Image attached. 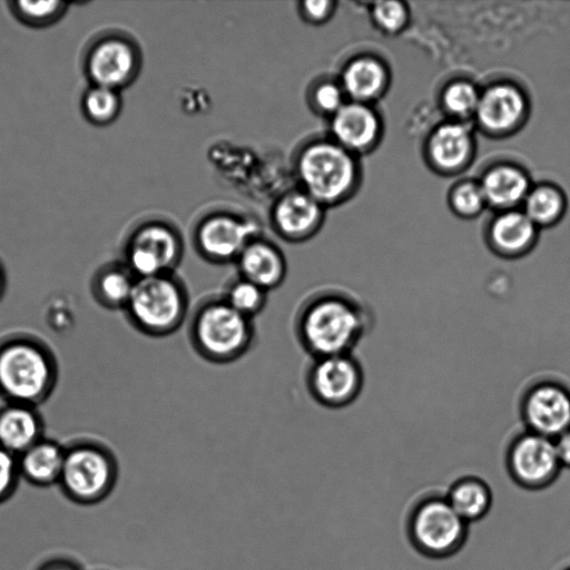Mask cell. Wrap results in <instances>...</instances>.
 Returning <instances> with one entry per match:
<instances>
[{"label":"cell","instance_id":"6da1fadb","mask_svg":"<svg viewBox=\"0 0 570 570\" xmlns=\"http://www.w3.org/2000/svg\"><path fill=\"white\" fill-rule=\"evenodd\" d=\"M371 322L367 307L354 295L337 287H320L297 305L293 331L301 348L317 358L353 353Z\"/></svg>","mask_w":570,"mask_h":570},{"label":"cell","instance_id":"7a4b0ae2","mask_svg":"<svg viewBox=\"0 0 570 570\" xmlns=\"http://www.w3.org/2000/svg\"><path fill=\"white\" fill-rule=\"evenodd\" d=\"M187 337L204 361L225 365L244 357L256 342L254 320L235 311L219 294L204 296L191 307Z\"/></svg>","mask_w":570,"mask_h":570},{"label":"cell","instance_id":"3957f363","mask_svg":"<svg viewBox=\"0 0 570 570\" xmlns=\"http://www.w3.org/2000/svg\"><path fill=\"white\" fill-rule=\"evenodd\" d=\"M190 309L188 287L176 272L138 278L125 307L130 324L155 338L176 333L187 322Z\"/></svg>","mask_w":570,"mask_h":570},{"label":"cell","instance_id":"277c9868","mask_svg":"<svg viewBox=\"0 0 570 570\" xmlns=\"http://www.w3.org/2000/svg\"><path fill=\"white\" fill-rule=\"evenodd\" d=\"M469 523L451 507L445 495H430L411 510L407 535L417 552L431 559L458 553L466 542Z\"/></svg>","mask_w":570,"mask_h":570},{"label":"cell","instance_id":"5b68a950","mask_svg":"<svg viewBox=\"0 0 570 570\" xmlns=\"http://www.w3.org/2000/svg\"><path fill=\"white\" fill-rule=\"evenodd\" d=\"M303 190L321 205L340 202L356 178V165L350 151L336 142L308 145L297 160Z\"/></svg>","mask_w":570,"mask_h":570},{"label":"cell","instance_id":"8992f818","mask_svg":"<svg viewBox=\"0 0 570 570\" xmlns=\"http://www.w3.org/2000/svg\"><path fill=\"white\" fill-rule=\"evenodd\" d=\"M114 455L99 445H76L65 451L59 485L63 494L81 505L99 503L109 495L117 481Z\"/></svg>","mask_w":570,"mask_h":570},{"label":"cell","instance_id":"52a82bcc","mask_svg":"<svg viewBox=\"0 0 570 570\" xmlns=\"http://www.w3.org/2000/svg\"><path fill=\"white\" fill-rule=\"evenodd\" d=\"M53 380L51 358L26 340L0 347V391L14 403L28 404L46 395Z\"/></svg>","mask_w":570,"mask_h":570},{"label":"cell","instance_id":"ba28073f","mask_svg":"<svg viewBox=\"0 0 570 570\" xmlns=\"http://www.w3.org/2000/svg\"><path fill=\"white\" fill-rule=\"evenodd\" d=\"M304 382L314 402L337 410L358 399L364 386V371L353 353L322 356L312 358Z\"/></svg>","mask_w":570,"mask_h":570},{"label":"cell","instance_id":"9c48e42d","mask_svg":"<svg viewBox=\"0 0 570 570\" xmlns=\"http://www.w3.org/2000/svg\"><path fill=\"white\" fill-rule=\"evenodd\" d=\"M183 254L184 244L175 229L161 223H147L129 236L125 264L137 278L175 273Z\"/></svg>","mask_w":570,"mask_h":570},{"label":"cell","instance_id":"30bf717a","mask_svg":"<svg viewBox=\"0 0 570 570\" xmlns=\"http://www.w3.org/2000/svg\"><path fill=\"white\" fill-rule=\"evenodd\" d=\"M505 465L513 482L525 490L548 488L562 469L554 441L527 430L508 445Z\"/></svg>","mask_w":570,"mask_h":570},{"label":"cell","instance_id":"8fae6325","mask_svg":"<svg viewBox=\"0 0 570 570\" xmlns=\"http://www.w3.org/2000/svg\"><path fill=\"white\" fill-rule=\"evenodd\" d=\"M527 431L554 440L570 428V389L557 380H540L527 387L520 401Z\"/></svg>","mask_w":570,"mask_h":570},{"label":"cell","instance_id":"7c38bea8","mask_svg":"<svg viewBox=\"0 0 570 570\" xmlns=\"http://www.w3.org/2000/svg\"><path fill=\"white\" fill-rule=\"evenodd\" d=\"M258 236L259 229L255 223L219 214L198 225L194 246L199 256L210 264H235L247 244Z\"/></svg>","mask_w":570,"mask_h":570},{"label":"cell","instance_id":"4fadbf2b","mask_svg":"<svg viewBox=\"0 0 570 570\" xmlns=\"http://www.w3.org/2000/svg\"><path fill=\"white\" fill-rule=\"evenodd\" d=\"M138 55L135 46L119 36L98 39L88 50L85 71L95 86L119 90L136 76Z\"/></svg>","mask_w":570,"mask_h":570},{"label":"cell","instance_id":"5bb4252c","mask_svg":"<svg viewBox=\"0 0 570 570\" xmlns=\"http://www.w3.org/2000/svg\"><path fill=\"white\" fill-rule=\"evenodd\" d=\"M277 235L287 242H304L314 236L323 222V205L304 190L284 195L272 215Z\"/></svg>","mask_w":570,"mask_h":570},{"label":"cell","instance_id":"9a60e30c","mask_svg":"<svg viewBox=\"0 0 570 570\" xmlns=\"http://www.w3.org/2000/svg\"><path fill=\"white\" fill-rule=\"evenodd\" d=\"M237 274L271 292L278 288L287 276V262L278 246L254 238L235 262Z\"/></svg>","mask_w":570,"mask_h":570},{"label":"cell","instance_id":"2e32d148","mask_svg":"<svg viewBox=\"0 0 570 570\" xmlns=\"http://www.w3.org/2000/svg\"><path fill=\"white\" fill-rule=\"evenodd\" d=\"M524 109V97L517 87L495 83L480 94L475 116L485 129L502 132L520 120Z\"/></svg>","mask_w":570,"mask_h":570},{"label":"cell","instance_id":"e0dca14e","mask_svg":"<svg viewBox=\"0 0 570 570\" xmlns=\"http://www.w3.org/2000/svg\"><path fill=\"white\" fill-rule=\"evenodd\" d=\"M537 238V225L523 212L510 210L492 222L488 242L491 249L504 258L528 254Z\"/></svg>","mask_w":570,"mask_h":570},{"label":"cell","instance_id":"ac0fdd59","mask_svg":"<svg viewBox=\"0 0 570 570\" xmlns=\"http://www.w3.org/2000/svg\"><path fill=\"white\" fill-rule=\"evenodd\" d=\"M380 124L372 109L362 102H345L333 116L331 130L343 148L362 150L377 136Z\"/></svg>","mask_w":570,"mask_h":570},{"label":"cell","instance_id":"d6986e66","mask_svg":"<svg viewBox=\"0 0 570 570\" xmlns=\"http://www.w3.org/2000/svg\"><path fill=\"white\" fill-rule=\"evenodd\" d=\"M63 460L65 451L58 444L39 440L20 454L19 474L36 487L58 484Z\"/></svg>","mask_w":570,"mask_h":570},{"label":"cell","instance_id":"ffe728a7","mask_svg":"<svg viewBox=\"0 0 570 570\" xmlns=\"http://www.w3.org/2000/svg\"><path fill=\"white\" fill-rule=\"evenodd\" d=\"M41 426L27 404L13 403L0 411V445L12 454H21L39 441Z\"/></svg>","mask_w":570,"mask_h":570},{"label":"cell","instance_id":"44dd1931","mask_svg":"<svg viewBox=\"0 0 570 570\" xmlns=\"http://www.w3.org/2000/svg\"><path fill=\"white\" fill-rule=\"evenodd\" d=\"M471 147L470 131L460 122L440 125L429 140L431 160L444 170H453L464 164Z\"/></svg>","mask_w":570,"mask_h":570},{"label":"cell","instance_id":"7402d4cb","mask_svg":"<svg viewBox=\"0 0 570 570\" xmlns=\"http://www.w3.org/2000/svg\"><path fill=\"white\" fill-rule=\"evenodd\" d=\"M445 498L469 524L485 518L493 503L491 488L484 480L474 475L462 476L454 481Z\"/></svg>","mask_w":570,"mask_h":570},{"label":"cell","instance_id":"603a6c76","mask_svg":"<svg viewBox=\"0 0 570 570\" xmlns=\"http://www.w3.org/2000/svg\"><path fill=\"white\" fill-rule=\"evenodd\" d=\"M480 186L485 203L499 208L512 207L529 194L528 177L510 165L497 166L487 171Z\"/></svg>","mask_w":570,"mask_h":570},{"label":"cell","instance_id":"cb8c5ba5","mask_svg":"<svg viewBox=\"0 0 570 570\" xmlns=\"http://www.w3.org/2000/svg\"><path fill=\"white\" fill-rule=\"evenodd\" d=\"M385 70L375 59L361 57L343 70L342 89L353 101L374 98L385 83Z\"/></svg>","mask_w":570,"mask_h":570},{"label":"cell","instance_id":"d4e9b609","mask_svg":"<svg viewBox=\"0 0 570 570\" xmlns=\"http://www.w3.org/2000/svg\"><path fill=\"white\" fill-rule=\"evenodd\" d=\"M137 279L125 263L110 265L105 267L96 278V295L107 307L125 309Z\"/></svg>","mask_w":570,"mask_h":570},{"label":"cell","instance_id":"484cf974","mask_svg":"<svg viewBox=\"0 0 570 570\" xmlns=\"http://www.w3.org/2000/svg\"><path fill=\"white\" fill-rule=\"evenodd\" d=\"M268 291L236 274L229 278L220 295L238 313L254 320L266 307Z\"/></svg>","mask_w":570,"mask_h":570},{"label":"cell","instance_id":"4316f807","mask_svg":"<svg viewBox=\"0 0 570 570\" xmlns=\"http://www.w3.org/2000/svg\"><path fill=\"white\" fill-rule=\"evenodd\" d=\"M121 99L118 90L107 87H89L81 98L85 117L94 125L105 126L112 122L119 115Z\"/></svg>","mask_w":570,"mask_h":570},{"label":"cell","instance_id":"83f0119b","mask_svg":"<svg viewBox=\"0 0 570 570\" xmlns=\"http://www.w3.org/2000/svg\"><path fill=\"white\" fill-rule=\"evenodd\" d=\"M524 213L535 225L554 223L563 208V197L552 186H539L529 190L524 199Z\"/></svg>","mask_w":570,"mask_h":570},{"label":"cell","instance_id":"f1b7e54d","mask_svg":"<svg viewBox=\"0 0 570 570\" xmlns=\"http://www.w3.org/2000/svg\"><path fill=\"white\" fill-rule=\"evenodd\" d=\"M11 12L22 23L43 28L57 22L67 11L68 3L62 1H13Z\"/></svg>","mask_w":570,"mask_h":570},{"label":"cell","instance_id":"f546056e","mask_svg":"<svg viewBox=\"0 0 570 570\" xmlns=\"http://www.w3.org/2000/svg\"><path fill=\"white\" fill-rule=\"evenodd\" d=\"M480 92L469 81L459 80L451 82L443 91V104L449 112L468 117L475 114Z\"/></svg>","mask_w":570,"mask_h":570},{"label":"cell","instance_id":"4dcf8cb0","mask_svg":"<svg viewBox=\"0 0 570 570\" xmlns=\"http://www.w3.org/2000/svg\"><path fill=\"white\" fill-rule=\"evenodd\" d=\"M372 17L377 27L386 32H395L404 26L407 11L402 2L380 1L373 6Z\"/></svg>","mask_w":570,"mask_h":570},{"label":"cell","instance_id":"1f68e13d","mask_svg":"<svg viewBox=\"0 0 570 570\" xmlns=\"http://www.w3.org/2000/svg\"><path fill=\"white\" fill-rule=\"evenodd\" d=\"M484 204L485 199L480 184L468 181L459 185L453 190L452 205L460 215H475Z\"/></svg>","mask_w":570,"mask_h":570},{"label":"cell","instance_id":"d6a6232c","mask_svg":"<svg viewBox=\"0 0 570 570\" xmlns=\"http://www.w3.org/2000/svg\"><path fill=\"white\" fill-rule=\"evenodd\" d=\"M344 90L342 86L331 81L317 85L313 91L314 107L328 115H334L344 104Z\"/></svg>","mask_w":570,"mask_h":570},{"label":"cell","instance_id":"836d02e7","mask_svg":"<svg viewBox=\"0 0 570 570\" xmlns=\"http://www.w3.org/2000/svg\"><path fill=\"white\" fill-rule=\"evenodd\" d=\"M19 475L14 454L0 445V504L13 494Z\"/></svg>","mask_w":570,"mask_h":570},{"label":"cell","instance_id":"e575fe53","mask_svg":"<svg viewBox=\"0 0 570 570\" xmlns=\"http://www.w3.org/2000/svg\"><path fill=\"white\" fill-rule=\"evenodd\" d=\"M333 6L334 3L327 0L304 1L302 2L301 11L307 21L320 23L331 16Z\"/></svg>","mask_w":570,"mask_h":570},{"label":"cell","instance_id":"d590c367","mask_svg":"<svg viewBox=\"0 0 570 570\" xmlns=\"http://www.w3.org/2000/svg\"><path fill=\"white\" fill-rule=\"evenodd\" d=\"M553 441L562 468L570 469V428L558 435Z\"/></svg>","mask_w":570,"mask_h":570},{"label":"cell","instance_id":"8d00e7d4","mask_svg":"<svg viewBox=\"0 0 570 570\" xmlns=\"http://www.w3.org/2000/svg\"><path fill=\"white\" fill-rule=\"evenodd\" d=\"M37 570H82V568L71 560L53 558L43 562Z\"/></svg>","mask_w":570,"mask_h":570},{"label":"cell","instance_id":"74e56055","mask_svg":"<svg viewBox=\"0 0 570 570\" xmlns=\"http://www.w3.org/2000/svg\"><path fill=\"white\" fill-rule=\"evenodd\" d=\"M2 275H1V271H0V293H1V286H2Z\"/></svg>","mask_w":570,"mask_h":570},{"label":"cell","instance_id":"f35d334b","mask_svg":"<svg viewBox=\"0 0 570 570\" xmlns=\"http://www.w3.org/2000/svg\"><path fill=\"white\" fill-rule=\"evenodd\" d=\"M563 570H570V566H569V567H567V568H564Z\"/></svg>","mask_w":570,"mask_h":570}]
</instances>
